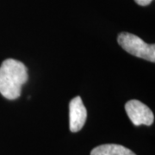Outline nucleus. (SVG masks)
Masks as SVG:
<instances>
[{
    "label": "nucleus",
    "mask_w": 155,
    "mask_h": 155,
    "mask_svg": "<svg viewBox=\"0 0 155 155\" xmlns=\"http://www.w3.org/2000/svg\"><path fill=\"white\" fill-rule=\"evenodd\" d=\"M28 77V69L23 63L7 59L0 66V93L7 99H17Z\"/></svg>",
    "instance_id": "obj_1"
},
{
    "label": "nucleus",
    "mask_w": 155,
    "mask_h": 155,
    "mask_svg": "<svg viewBox=\"0 0 155 155\" xmlns=\"http://www.w3.org/2000/svg\"><path fill=\"white\" fill-rule=\"evenodd\" d=\"M117 40L120 46L128 54L151 62L155 61L154 44H147L142 39L127 32L120 34Z\"/></svg>",
    "instance_id": "obj_2"
},
{
    "label": "nucleus",
    "mask_w": 155,
    "mask_h": 155,
    "mask_svg": "<svg viewBox=\"0 0 155 155\" xmlns=\"http://www.w3.org/2000/svg\"><path fill=\"white\" fill-rule=\"evenodd\" d=\"M125 110L130 121L135 126H150L153 123L154 116L153 111L139 100L128 101L125 105Z\"/></svg>",
    "instance_id": "obj_3"
},
{
    "label": "nucleus",
    "mask_w": 155,
    "mask_h": 155,
    "mask_svg": "<svg viewBox=\"0 0 155 155\" xmlns=\"http://www.w3.org/2000/svg\"><path fill=\"white\" fill-rule=\"evenodd\" d=\"M87 118V110L80 97H76L69 104V127L76 133L84 127Z\"/></svg>",
    "instance_id": "obj_4"
},
{
    "label": "nucleus",
    "mask_w": 155,
    "mask_h": 155,
    "mask_svg": "<svg viewBox=\"0 0 155 155\" xmlns=\"http://www.w3.org/2000/svg\"><path fill=\"white\" fill-rule=\"evenodd\" d=\"M91 155H136L127 147L116 144L101 145L91 151Z\"/></svg>",
    "instance_id": "obj_5"
},
{
    "label": "nucleus",
    "mask_w": 155,
    "mask_h": 155,
    "mask_svg": "<svg viewBox=\"0 0 155 155\" xmlns=\"http://www.w3.org/2000/svg\"><path fill=\"white\" fill-rule=\"evenodd\" d=\"M134 1L136 2V4H138L139 5L146 6L148 5L153 0H134Z\"/></svg>",
    "instance_id": "obj_6"
}]
</instances>
